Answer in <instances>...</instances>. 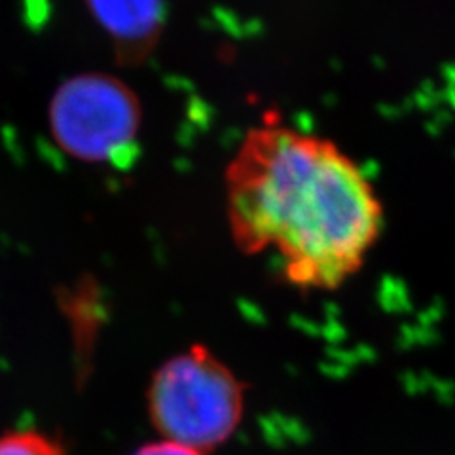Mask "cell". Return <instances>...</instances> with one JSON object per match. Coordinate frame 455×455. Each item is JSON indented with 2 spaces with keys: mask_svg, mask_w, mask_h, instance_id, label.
<instances>
[{
  "mask_svg": "<svg viewBox=\"0 0 455 455\" xmlns=\"http://www.w3.org/2000/svg\"><path fill=\"white\" fill-rule=\"evenodd\" d=\"M228 222L247 254H272L292 287L334 291L363 267L383 211L334 142L267 124L228 167Z\"/></svg>",
  "mask_w": 455,
  "mask_h": 455,
  "instance_id": "obj_1",
  "label": "cell"
},
{
  "mask_svg": "<svg viewBox=\"0 0 455 455\" xmlns=\"http://www.w3.org/2000/svg\"><path fill=\"white\" fill-rule=\"evenodd\" d=\"M243 386L215 353L190 347L164 363L150 381L148 411L164 440L209 451L232 438L243 418Z\"/></svg>",
  "mask_w": 455,
  "mask_h": 455,
  "instance_id": "obj_2",
  "label": "cell"
},
{
  "mask_svg": "<svg viewBox=\"0 0 455 455\" xmlns=\"http://www.w3.org/2000/svg\"><path fill=\"white\" fill-rule=\"evenodd\" d=\"M139 122L135 93L108 75H80L65 80L48 110L55 145L85 164L122 160L137 139Z\"/></svg>",
  "mask_w": 455,
  "mask_h": 455,
  "instance_id": "obj_3",
  "label": "cell"
},
{
  "mask_svg": "<svg viewBox=\"0 0 455 455\" xmlns=\"http://www.w3.org/2000/svg\"><path fill=\"white\" fill-rule=\"evenodd\" d=\"M124 61L145 57L162 27V0H85Z\"/></svg>",
  "mask_w": 455,
  "mask_h": 455,
  "instance_id": "obj_4",
  "label": "cell"
},
{
  "mask_svg": "<svg viewBox=\"0 0 455 455\" xmlns=\"http://www.w3.org/2000/svg\"><path fill=\"white\" fill-rule=\"evenodd\" d=\"M0 455H63V450L48 435L16 431L0 436Z\"/></svg>",
  "mask_w": 455,
  "mask_h": 455,
  "instance_id": "obj_5",
  "label": "cell"
},
{
  "mask_svg": "<svg viewBox=\"0 0 455 455\" xmlns=\"http://www.w3.org/2000/svg\"><path fill=\"white\" fill-rule=\"evenodd\" d=\"M133 455H204V453L162 438V440H158V443H152V444L139 448Z\"/></svg>",
  "mask_w": 455,
  "mask_h": 455,
  "instance_id": "obj_6",
  "label": "cell"
}]
</instances>
